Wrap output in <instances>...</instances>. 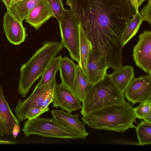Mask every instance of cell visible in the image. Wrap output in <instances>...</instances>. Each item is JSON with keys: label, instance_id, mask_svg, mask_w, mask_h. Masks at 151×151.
Instances as JSON below:
<instances>
[{"label": "cell", "instance_id": "obj_8", "mask_svg": "<svg viewBox=\"0 0 151 151\" xmlns=\"http://www.w3.org/2000/svg\"><path fill=\"white\" fill-rule=\"evenodd\" d=\"M124 93L128 102L133 104L151 99V75L134 77Z\"/></svg>", "mask_w": 151, "mask_h": 151}, {"label": "cell", "instance_id": "obj_3", "mask_svg": "<svg viewBox=\"0 0 151 151\" xmlns=\"http://www.w3.org/2000/svg\"><path fill=\"white\" fill-rule=\"evenodd\" d=\"M63 47L60 42H45L27 62L22 65L18 91L22 97H26L34 83L42 76L52 60Z\"/></svg>", "mask_w": 151, "mask_h": 151}, {"label": "cell", "instance_id": "obj_21", "mask_svg": "<svg viewBox=\"0 0 151 151\" xmlns=\"http://www.w3.org/2000/svg\"><path fill=\"white\" fill-rule=\"evenodd\" d=\"M143 20L139 12H136L127 21L124 29L122 36L123 47L138 32Z\"/></svg>", "mask_w": 151, "mask_h": 151}, {"label": "cell", "instance_id": "obj_10", "mask_svg": "<svg viewBox=\"0 0 151 151\" xmlns=\"http://www.w3.org/2000/svg\"><path fill=\"white\" fill-rule=\"evenodd\" d=\"M54 100L53 106L71 113L81 109V102L70 89L63 84L56 83L54 89Z\"/></svg>", "mask_w": 151, "mask_h": 151}, {"label": "cell", "instance_id": "obj_30", "mask_svg": "<svg viewBox=\"0 0 151 151\" xmlns=\"http://www.w3.org/2000/svg\"><path fill=\"white\" fill-rule=\"evenodd\" d=\"M111 143L117 144H127L135 145H139V142H132L125 140L117 139L112 141Z\"/></svg>", "mask_w": 151, "mask_h": 151}, {"label": "cell", "instance_id": "obj_11", "mask_svg": "<svg viewBox=\"0 0 151 151\" xmlns=\"http://www.w3.org/2000/svg\"><path fill=\"white\" fill-rule=\"evenodd\" d=\"M3 25L8 40L14 45H19L23 42L27 36L22 22L14 18L7 11L4 15Z\"/></svg>", "mask_w": 151, "mask_h": 151}, {"label": "cell", "instance_id": "obj_5", "mask_svg": "<svg viewBox=\"0 0 151 151\" xmlns=\"http://www.w3.org/2000/svg\"><path fill=\"white\" fill-rule=\"evenodd\" d=\"M26 137L32 134L43 137L62 139H85L88 133H85L65 127L53 118L37 117L28 119L22 129Z\"/></svg>", "mask_w": 151, "mask_h": 151}, {"label": "cell", "instance_id": "obj_2", "mask_svg": "<svg viewBox=\"0 0 151 151\" xmlns=\"http://www.w3.org/2000/svg\"><path fill=\"white\" fill-rule=\"evenodd\" d=\"M132 105L124 101L109 106L83 116L81 119L92 128L123 133L135 128L137 119Z\"/></svg>", "mask_w": 151, "mask_h": 151}, {"label": "cell", "instance_id": "obj_24", "mask_svg": "<svg viewBox=\"0 0 151 151\" xmlns=\"http://www.w3.org/2000/svg\"><path fill=\"white\" fill-rule=\"evenodd\" d=\"M137 118L151 123V100L144 101L137 106L133 108Z\"/></svg>", "mask_w": 151, "mask_h": 151}, {"label": "cell", "instance_id": "obj_16", "mask_svg": "<svg viewBox=\"0 0 151 151\" xmlns=\"http://www.w3.org/2000/svg\"><path fill=\"white\" fill-rule=\"evenodd\" d=\"M133 68L129 65L122 66L109 74L112 81L123 93L134 77Z\"/></svg>", "mask_w": 151, "mask_h": 151}, {"label": "cell", "instance_id": "obj_25", "mask_svg": "<svg viewBox=\"0 0 151 151\" xmlns=\"http://www.w3.org/2000/svg\"><path fill=\"white\" fill-rule=\"evenodd\" d=\"M45 0L52 12L53 17L55 18L59 22L65 10L62 0Z\"/></svg>", "mask_w": 151, "mask_h": 151}, {"label": "cell", "instance_id": "obj_7", "mask_svg": "<svg viewBox=\"0 0 151 151\" xmlns=\"http://www.w3.org/2000/svg\"><path fill=\"white\" fill-rule=\"evenodd\" d=\"M133 59L136 65L151 75V32L144 30L134 47Z\"/></svg>", "mask_w": 151, "mask_h": 151}, {"label": "cell", "instance_id": "obj_34", "mask_svg": "<svg viewBox=\"0 0 151 151\" xmlns=\"http://www.w3.org/2000/svg\"><path fill=\"white\" fill-rule=\"evenodd\" d=\"M22 0H13V3H15Z\"/></svg>", "mask_w": 151, "mask_h": 151}, {"label": "cell", "instance_id": "obj_15", "mask_svg": "<svg viewBox=\"0 0 151 151\" xmlns=\"http://www.w3.org/2000/svg\"><path fill=\"white\" fill-rule=\"evenodd\" d=\"M51 112L53 118L61 125L83 133H88L85 128V123L79 119L78 114H73L62 109L52 110Z\"/></svg>", "mask_w": 151, "mask_h": 151}, {"label": "cell", "instance_id": "obj_14", "mask_svg": "<svg viewBox=\"0 0 151 151\" xmlns=\"http://www.w3.org/2000/svg\"><path fill=\"white\" fill-rule=\"evenodd\" d=\"M52 17V12L46 1L40 0L25 20L36 30H38Z\"/></svg>", "mask_w": 151, "mask_h": 151}, {"label": "cell", "instance_id": "obj_29", "mask_svg": "<svg viewBox=\"0 0 151 151\" xmlns=\"http://www.w3.org/2000/svg\"><path fill=\"white\" fill-rule=\"evenodd\" d=\"M146 0H130L129 2L134 9L136 12H139V8Z\"/></svg>", "mask_w": 151, "mask_h": 151}, {"label": "cell", "instance_id": "obj_12", "mask_svg": "<svg viewBox=\"0 0 151 151\" xmlns=\"http://www.w3.org/2000/svg\"><path fill=\"white\" fill-rule=\"evenodd\" d=\"M19 122L11 111L0 84V136L3 137L12 135L14 125H19Z\"/></svg>", "mask_w": 151, "mask_h": 151}, {"label": "cell", "instance_id": "obj_18", "mask_svg": "<svg viewBox=\"0 0 151 151\" xmlns=\"http://www.w3.org/2000/svg\"><path fill=\"white\" fill-rule=\"evenodd\" d=\"M61 83L70 88L75 80L77 65L68 57L61 58L59 70Z\"/></svg>", "mask_w": 151, "mask_h": 151}, {"label": "cell", "instance_id": "obj_6", "mask_svg": "<svg viewBox=\"0 0 151 151\" xmlns=\"http://www.w3.org/2000/svg\"><path fill=\"white\" fill-rule=\"evenodd\" d=\"M58 23L61 42L68 50L71 58L79 64V21L70 9H65Z\"/></svg>", "mask_w": 151, "mask_h": 151}, {"label": "cell", "instance_id": "obj_20", "mask_svg": "<svg viewBox=\"0 0 151 151\" xmlns=\"http://www.w3.org/2000/svg\"><path fill=\"white\" fill-rule=\"evenodd\" d=\"M40 0H22L13 3L7 11L14 18L22 22Z\"/></svg>", "mask_w": 151, "mask_h": 151}, {"label": "cell", "instance_id": "obj_23", "mask_svg": "<svg viewBox=\"0 0 151 151\" xmlns=\"http://www.w3.org/2000/svg\"><path fill=\"white\" fill-rule=\"evenodd\" d=\"M139 145L151 144V123L144 120L135 128Z\"/></svg>", "mask_w": 151, "mask_h": 151}, {"label": "cell", "instance_id": "obj_32", "mask_svg": "<svg viewBox=\"0 0 151 151\" xmlns=\"http://www.w3.org/2000/svg\"><path fill=\"white\" fill-rule=\"evenodd\" d=\"M4 3L7 9L8 10L11 7L13 3V0H1Z\"/></svg>", "mask_w": 151, "mask_h": 151}, {"label": "cell", "instance_id": "obj_13", "mask_svg": "<svg viewBox=\"0 0 151 151\" xmlns=\"http://www.w3.org/2000/svg\"><path fill=\"white\" fill-rule=\"evenodd\" d=\"M108 68L104 57L92 50L89 55L88 64V79L93 85L102 80Z\"/></svg>", "mask_w": 151, "mask_h": 151}, {"label": "cell", "instance_id": "obj_26", "mask_svg": "<svg viewBox=\"0 0 151 151\" xmlns=\"http://www.w3.org/2000/svg\"><path fill=\"white\" fill-rule=\"evenodd\" d=\"M49 110L48 106L45 108L36 106L31 107L26 111L18 120L19 122H21L27 119H31L36 118Z\"/></svg>", "mask_w": 151, "mask_h": 151}, {"label": "cell", "instance_id": "obj_28", "mask_svg": "<svg viewBox=\"0 0 151 151\" xmlns=\"http://www.w3.org/2000/svg\"><path fill=\"white\" fill-rule=\"evenodd\" d=\"M54 98L53 90L50 92L45 98L43 102L42 108H45L48 107L50 103L53 102Z\"/></svg>", "mask_w": 151, "mask_h": 151}, {"label": "cell", "instance_id": "obj_22", "mask_svg": "<svg viewBox=\"0 0 151 151\" xmlns=\"http://www.w3.org/2000/svg\"><path fill=\"white\" fill-rule=\"evenodd\" d=\"M62 56L55 57L51 61L42 76L40 81L35 87H39L48 83L56 76V73L59 70Z\"/></svg>", "mask_w": 151, "mask_h": 151}, {"label": "cell", "instance_id": "obj_33", "mask_svg": "<svg viewBox=\"0 0 151 151\" xmlns=\"http://www.w3.org/2000/svg\"><path fill=\"white\" fill-rule=\"evenodd\" d=\"M13 144V142L0 140V144Z\"/></svg>", "mask_w": 151, "mask_h": 151}, {"label": "cell", "instance_id": "obj_31", "mask_svg": "<svg viewBox=\"0 0 151 151\" xmlns=\"http://www.w3.org/2000/svg\"><path fill=\"white\" fill-rule=\"evenodd\" d=\"M20 131L19 125L15 124L13 128L12 134L14 138H16Z\"/></svg>", "mask_w": 151, "mask_h": 151}, {"label": "cell", "instance_id": "obj_19", "mask_svg": "<svg viewBox=\"0 0 151 151\" xmlns=\"http://www.w3.org/2000/svg\"><path fill=\"white\" fill-rule=\"evenodd\" d=\"M79 29L80 60L78 65L84 75L88 79L87 64L90 53L93 48L80 23Z\"/></svg>", "mask_w": 151, "mask_h": 151}, {"label": "cell", "instance_id": "obj_9", "mask_svg": "<svg viewBox=\"0 0 151 151\" xmlns=\"http://www.w3.org/2000/svg\"><path fill=\"white\" fill-rule=\"evenodd\" d=\"M56 83L55 76L48 83L39 87H35L31 95L24 101L18 100L14 111L18 119L31 107H42L45 98L50 92L54 90Z\"/></svg>", "mask_w": 151, "mask_h": 151}, {"label": "cell", "instance_id": "obj_1", "mask_svg": "<svg viewBox=\"0 0 151 151\" xmlns=\"http://www.w3.org/2000/svg\"><path fill=\"white\" fill-rule=\"evenodd\" d=\"M78 19L93 50L114 70L122 66V36L127 20L135 14L122 0H66Z\"/></svg>", "mask_w": 151, "mask_h": 151}, {"label": "cell", "instance_id": "obj_4", "mask_svg": "<svg viewBox=\"0 0 151 151\" xmlns=\"http://www.w3.org/2000/svg\"><path fill=\"white\" fill-rule=\"evenodd\" d=\"M125 101L124 93L112 81L109 74L92 86L82 102L83 116L103 108Z\"/></svg>", "mask_w": 151, "mask_h": 151}, {"label": "cell", "instance_id": "obj_17", "mask_svg": "<svg viewBox=\"0 0 151 151\" xmlns=\"http://www.w3.org/2000/svg\"><path fill=\"white\" fill-rule=\"evenodd\" d=\"M76 74L73 84L69 88L73 93L82 102L93 84L84 75L79 65H77Z\"/></svg>", "mask_w": 151, "mask_h": 151}, {"label": "cell", "instance_id": "obj_27", "mask_svg": "<svg viewBox=\"0 0 151 151\" xmlns=\"http://www.w3.org/2000/svg\"><path fill=\"white\" fill-rule=\"evenodd\" d=\"M143 21H146L151 24V0H148L147 4L139 12Z\"/></svg>", "mask_w": 151, "mask_h": 151}]
</instances>
